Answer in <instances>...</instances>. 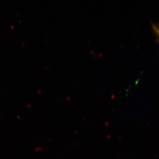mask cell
Listing matches in <instances>:
<instances>
[{"instance_id": "obj_1", "label": "cell", "mask_w": 159, "mask_h": 159, "mask_svg": "<svg viewBox=\"0 0 159 159\" xmlns=\"http://www.w3.org/2000/svg\"><path fill=\"white\" fill-rule=\"evenodd\" d=\"M152 28H153V31L159 38V25H153Z\"/></svg>"}]
</instances>
